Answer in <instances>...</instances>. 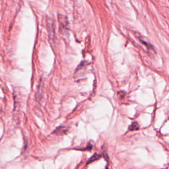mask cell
I'll return each instance as SVG.
<instances>
[{"mask_svg": "<svg viewBox=\"0 0 169 169\" xmlns=\"http://www.w3.org/2000/svg\"><path fill=\"white\" fill-rule=\"evenodd\" d=\"M64 129V127H57V130H55L54 131H53V132H54L55 134H58V135H61L63 133H65V130H63Z\"/></svg>", "mask_w": 169, "mask_h": 169, "instance_id": "cell-5", "label": "cell"}, {"mask_svg": "<svg viewBox=\"0 0 169 169\" xmlns=\"http://www.w3.org/2000/svg\"><path fill=\"white\" fill-rule=\"evenodd\" d=\"M47 27H48V31L49 32V35L51 37L53 36L54 35V27H53V20L50 19L47 20Z\"/></svg>", "mask_w": 169, "mask_h": 169, "instance_id": "cell-2", "label": "cell"}, {"mask_svg": "<svg viewBox=\"0 0 169 169\" xmlns=\"http://www.w3.org/2000/svg\"><path fill=\"white\" fill-rule=\"evenodd\" d=\"M100 158H101V155H98V154H97V153H96V154H94V155L92 156V157L89 159V160L88 161V163H86V164H89V163H92V162H94V160L99 159Z\"/></svg>", "mask_w": 169, "mask_h": 169, "instance_id": "cell-4", "label": "cell"}, {"mask_svg": "<svg viewBox=\"0 0 169 169\" xmlns=\"http://www.w3.org/2000/svg\"><path fill=\"white\" fill-rule=\"evenodd\" d=\"M139 129V125L138 122H134L129 127V130L130 131H135L138 130Z\"/></svg>", "mask_w": 169, "mask_h": 169, "instance_id": "cell-3", "label": "cell"}, {"mask_svg": "<svg viewBox=\"0 0 169 169\" xmlns=\"http://www.w3.org/2000/svg\"><path fill=\"white\" fill-rule=\"evenodd\" d=\"M58 21L60 24V28L61 31H68V20L66 16L63 15H58Z\"/></svg>", "mask_w": 169, "mask_h": 169, "instance_id": "cell-1", "label": "cell"}]
</instances>
